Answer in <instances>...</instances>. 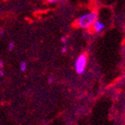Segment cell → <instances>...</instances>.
<instances>
[{
  "instance_id": "1",
  "label": "cell",
  "mask_w": 125,
  "mask_h": 125,
  "mask_svg": "<svg viewBox=\"0 0 125 125\" xmlns=\"http://www.w3.org/2000/svg\"><path fill=\"white\" fill-rule=\"evenodd\" d=\"M97 17H98L97 13L90 12V13H85L83 15H81V17H79L76 22H77L78 27H80L81 29H89L92 26L94 21L97 20Z\"/></svg>"
},
{
  "instance_id": "4",
  "label": "cell",
  "mask_w": 125,
  "mask_h": 125,
  "mask_svg": "<svg viewBox=\"0 0 125 125\" xmlns=\"http://www.w3.org/2000/svg\"><path fill=\"white\" fill-rule=\"evenodd\" d=\"M20 70H21V72H25V71L27 70V62H24V61L21 62V63H20Z\"/></svg>"
},
{
  "instance_id": "10",
  "label": "cell",
  "mask_w": 125,
  "mask_h": 125,
  "mask_svg": "<svg viewBox=\"0 0 125 125\" xmlns=\"http://www.w3.org/2000/svg\"><path fill=\"white\" fill-rule=\"evenodd\" d=\"M124 77H125V75H124Z\"/></svg>"
},
{
  "instance_id": "9",
  "label": "cell",
  "mask_w": 125,
  "mask_h": 125,
  "mask_svg": "<svg viewBox=\"0 0 125 125\" xmlns=\"http://www.w3.org/2000/svg\"><path fill=\"white\" fill-rule=\"evenodd\" d=\"M48 3H55L56 2V0H47Z\"/></svg>"
},
{
  "instance_id": "7",
  "label": "cell",
  "mask_w": 125,
  "mask_h": 125,
  "mask_svg": "<svg viewBox=\"0 0 125 125\" xmlns=\"http://www.w3.org/2000/svg\"><path fill=\"white\" fill-rule=\"evenodd\" d=\"M66 52H67V47H66V46H64V47H62V53L65 54Z\"/></svg>"
},
{
  "instance_id": "8",
  "label": "cell",
  "mask_w": 125,
  "mask_h": 125,
  "mask_svg": "<svg viewBox=\"0 0 125 125\" xmlns=\"http://www.w3.org/2000/svg\"><path fill=\"white\" fill-rule=\"evenodd\" d=\"M53 82H54V79H53V78H49V79H48V83L52 84Z\"/></svg>"
},
{
  "instance_id": "6",
  "label": "cell",
  "mask_w": 125,
  "mask_h": 125,
  "mask_svg": "<svg viewBox=\"0 0 125 125\" xmlns=\"http://www.w3.org/2000/svg\"><path fill=\"white\" fill-rule=\"evenodd\" d=\"M61 40H62V44H66V42H67V39H66V37H64V36L62 37Z\"/></svg>"
},
{
  "instance_id": "5",
  "label": "cell",
  "mask_w": 125,
  "mask_h": 125,
  "mask_svg": "<svg viewBox=\"0 0 125 125\" xmlns=\"http://www.w3.org/2000/svg\"><path fill=\"white\" fill-rule=\"evenodd\" d=\"M13 47H14V43H13V41H11L10 43H9V45H8V50H9V51H12V50L13 49Z\"/></svg>"
},
{
  "instance_id": "2",
  "label": "cell",
  "mask_w": 125,
  "mask_h": 125,
  "mask_svg": "<svg viewBox=\"0 0 125 125\" xmlns=\"http://www.w3.org/2000/svg\"><path fill=\"white\" fill-rule=\"evenodd\" d=\"M87 65H88V55L86 53H81L74 62V69L76 73L79 75L83 74L86 71Z\"/></svg>"
},
{
  "instance_id": "3",
  "label": "cell",
  "mask_w": 125,
  "mask_h": 125,
  "mask_svg": "<svg viewBox=\"0 0 125 125\" xmlns=\"http://www.w3.org/2000/svg\"><path fill=\"white\" fill-rule=\"evenodd\" d=\"M104 28H105V25L102 21H98V20H96L94 21V23L92 24V29H93L94 32H96V33L102 32L104 30Z\"/></svg>"
}]
</instances>
